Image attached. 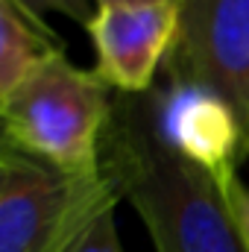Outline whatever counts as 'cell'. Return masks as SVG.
Listing matches in <instances>:
<instances>
[{
    "mask_svg": "<svg viewBox=\"0 0 249 252\" xmlns=\"http://www.w3.org/2000/svg\"><path fill=\"white\" fill-rule=\"evenodd\" d=\"M100 170L147 226L156 252H247L220 185L161 132V88L112 94Z\"/></svg>",
    "mask_w": 249,
    "mask_h": 252,
    "instance_id": "obj_1",
    "label": "cell"
},
{
    "mask_svg": "<svg viewBox=\"0 0 249 252\" xmlns=\"http://www.w3.org/2000/svg\"><path fill=\"white\" fill-rule=\"evenodd\" d=\"M112 94L97 70L73 64L59 50L0 97V132L15 153L59 173L100 170Z\"/></svg>",
    "mask_w": 249,
    "mask_h": 252,
    "instance_id": "obj_2",
    "label": "cell"
},
{
    "mask_svg": "<svg viewBox=\"0 0 249 252\" xmlns=\"http://www.w3.org/2000/svg\"><path fill=\"white\" fill-rule=\"evenodd\" d=\"M118 202L121 196L103 170L59 173L38 164L0 193V252H67Z\"/></svg>",
    "mask_w": 249,
    "mask_h": 252,
    "instance_id": "obj_3",
    "label": "cell"
},
{
    "mask_svg": "<svg viewBox=\"0 0 249 252\" xmlns=\"http://www.w3.org/2000/svg\"><path fill=\"white\" fill-rule=\"evenodd\" d=\"M170 85H199L223 97L249 138V0H179Z\"/></svg>",
    "mask_w": 249,
    "mask_h": 252,
    "instance_id": "obj_4",
    "label": "cell"
},
{
    "mask_svg": "<svg viewBox=\"0 0 249 252\" xmlns=\"http://www.w3.org/2000/svg\"><path fill=\"white\" fill-rule=\"evenodd\" d=\"M179 24V0L97 6L88 32L97 50V76L121 94L156 88Z\"/></svg>",
    "mask_w": 249,
    "mask_h": 252,
    "instance_id": "obj_5",
    "label": "cell"
},
{
    "mask_svg": "<svg viewBox=\"0 0 249 252\" xmlns=\"http://www.w3.org/2000/svg\"><path fill=\"white\" fill-rule=\"evenodd\" d=\"M161 132L182 158L214 182L235 176L249 156V138L238 112L199 85L161 88Z\"/></svg>",
    "mask_w": 249,
    "mask_h": 252,
    "instance_id": "obj_6",
    "label": "cell"
},
{
    "mask_svg": "<svg viewBox=\"0 0 249 252\" xmlns=\"http://www.w3.org/2000/svg\"><path fill=\"white\" fill-rule=\"evenodd\" d=\"M64 50V41L15 0H0V97H6L35 64Z\"/></svg>",
    "mask_w": 249,
    "mask_h": 252,
    "instance_id": "obj_7",
    "label": "cell"
},
{
    "mask_svg": "<svg viewBox=\"0 0 249 252\" xmlns=\"http://www.w3.org/2000/svg\"><path fill=\"white\" fill-rule=\"evenodd\" d=\"M67 252H124L121 238H118V226H115V211L100 214Z\"/></svg>",
    "mask_w": 249,
    "mask_h": 252,
    "instance_id": "obj_8",
    "label": "cell"
},
{
    "mask_svg": "<svg viewBox=\"0 0 249 252\" xmlns=\"http://www.w3.org/2000/svg\"><path fill=\"white\" fill-rule=\"evenodd\" d=\"M217 185H220V193L226 199V208L232 214V223L238 229V238H241L244 250L249 252V188L244 185V179L238 173L229 176V179H223V182H217Z\"/></svg>",
    "mask_w": 249,
    "mask_h": 252,
    "instance_id": "obj_9",
    "label": "cell"
},
{
    "mask_svg": "<svg viewBox=\"0 0 249 252\" xmlns=\"http://www.w3.org/2000/svg\"><path fill=\"white\" fill-rule=\"evenodd\" d=\"M15 3L38 21H44V15H50V12H59L64 18H70L73 24H82L85 30L97 12V9H91V0H15Z\"/></svg>",
    "mask_w": 249,
    "mask_h": 252,
    "instance_id": "obj_10",
    "label": "cell"
},
{
    "mask_svg": "<svg viewBox=\"0 0 249 252\" xmlns=\"http://www.w3.org/2000/svg\"><path fill=\"white\" fill-rule=\"evenodd\" d=\"M35 167H38V161L15 153L12 147H0V193H6L12 185H18L21 179H27Z\"/></svg>",
    "mask_w": 249,
    "mask_h": 252,
    "instance_id": "obj_11",
    "label": "cell"
},
{
    "mask_svg": "<svg viewBox=\"0 0 249 252\" xmlns=\"http://www.w3.org/2000/svg\"><path fill=\"white\" fill-rule=\"evenodd\" d=\"M115 3H153V0H97V6H115Z\"/></svg>",
    "mask_w": 249,
    "mask_h": 252,
    "instance_id": "obj_12",
    "label": "cell"
}]
</instances>
